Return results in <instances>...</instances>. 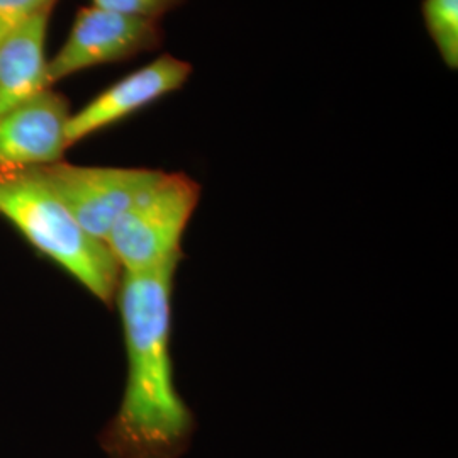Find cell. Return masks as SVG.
Here are the masks:
<instances>
[{
	"mask_svg": "<svg viewBox=\"0 0 458 458\" xmlns=\"http://www.w3.org/2000/svg\"><path fill=\"white\" fill-rule=\"evenodd\" d=\"M19 174L45 187L90 236L106 243L115 221L160 179L162 170L82 166L62 160Z\"/></svg>",
	"mask_w": 458,
	"mask_h": 458,
	"instance_id": "cell-4",
	"label": "cell"
},
{
	"mask_svg": "<svg viewBox=\"0 0 458 458\" xmlns=\"http://www.w3.org/2000/svg\"><path fill=\"white\" fill-rule=\"evenodd\" d=\"M194 68L189 62L168 53L132 72L92 98L81 111L70 115L66 124V145H77L94 132L114 126L119 121L148 107L191 79Z\"/></svg>",
	"mask_w": 458,
	"mask_h": 458,
	"instance_id": "cell-7",
	"label": "cell"
},
{
	"mask_svg": "<svg viewBox=\"0 0 458 458\" xmlns=\"http://www.w3.org/2000/svg\"><path fill=\"white\" fill-rule=\"evenodd\" d=\"M0 216L100 302H114L123 272L113 253L45 187L24 174L0 175Z\"/></svg>",
	"mask_w": 458,
	"mask_h": 458,
	"instance_id": "cell-2",
	"label": "cell"
},
{
	"mask_svg": "<svg viewBox=\"0 0 458 458\" xmlns=\"http://www.w3.org/2000/svg\"><path fill=\"white\" fill-rule=\"evenodd\" d=\"M185 2L187 0H92V5L130 16L160 21L165 14L175 11Z\"/></svg>",
	"mask_w": 458,
	"mask_h": 458,
	"instance_id": "cell-11",
	"label": "cell"
},
{
	"mask_svg": "<svg viewBox=\"0 0 458 458\" xmlns=\"http://www.w3.org/2000/svg\"><path fill=\"white\" fill-rule=\"evenodd\" d=\"M200 199V185L187 174H166L132 202L106 245L123 274H143L181 265L182 238Z\"/></svg>",
	"mask_w": 458,
	"mask_h": 458,
	"instance_id": "cell-3",
	"label": "cell"
},
{
	"mask_svg": "<svg viewBox=\"0 0 458 458\" xmlns=\"http://www.w3.org/2000/svg\"><path fill=\"white\" fill-rule=\"evenodd\" d=\"M426 31L450 70L458 68V0H423Z\"/></svg>",
	"mask_w": 458,
	"mask_h": 458,
	"instance_id": "cell-9",
	"label": "cell"
},
{
	"mask_svg": "<svg viewBox=\"0 0 458 458\" xmlns=\"http://www.w3.org/2000/svg\"><path fill=\"white\" fill-rule=\"evenodd\" d=\"M51 13L28 19L0 41V115L13 111L48 83L47 33Z\"/></svg>",
	"mask_w": 458,
	"mask_h": 458,
	"instance_id": "cell-8",
	"label": "cell"
},
{
	"mask_svg": "<svg viewBox=\"0 0 458 458\" xmlns=\"http://www.w3.org/2000/svg\"><path fill=\"white\" fill-rule=\"evenodd\" d=\"M70 102L47 89L0 115V175L64 160Z\"/></svg>",
	"mask_w": 458,
	"mask_h": 458,
	"instance_id": "cell-6",
	"label": "cell"
},
{
	"mask_svg": "<svg viewBox=\"0 0 458 458\" xmlns=\"http://www.w3.org/2000/svg\"><path fill=\"white\" fill-rule=\"evenodd\" d=\"M58 0H0V41L28 19L51 13Z\"/></svg>",
	"mask_w": 458,
	"mask_h": 458,
	"instance_id": "cell-10",
	"label": "cell"
},
{
	"mask_svg": "<svg viewBox=\"0 0 458 458\" xmlns=\"http://www.w3.org/2000/svg\"><path fill=\"white\" fill-rule=\"evenodd\" d=\"M177 268L121 276L115 302L128 376L121 406L98 437L107 458H181L192 442L196 418L175 387L170 353Z\"/></svg>",
	"mask_w": 458,
	"mask_h": 458,
	"instance_id": "cell-1",
	"label": "cell"
},
{
	"mask_svg": "<svg viewBox=\"0 0 458 458\" xmlns=\"http://www.w3.org/2000/svg\"><path fill=\"white\" fill-rule=\"evenodd\" d=\"M160 21L130 16L98 5L79 9L70 34L48 60V83L62 82L94 66L126 62L164 45Z\"/></svg>",
	"mask_w": 458,
	"mask_h": 458,
	"instance_id": "cell-5",
	"label": "cell"
}]
</instances>
